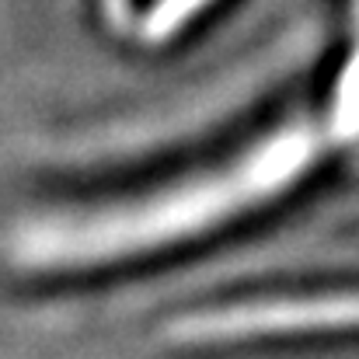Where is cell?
<instances>
[{
    "mask_svg": "<svg viewBox=\"0 0 359 359\" xmlns=\"http://www.w3.org/2000/svg\"><path fill=\"white\" fill-rule=\"evenodd\" d=\"M339 147L328 119H297L241 147L224 164L203 168L157 192L28 227L18 258L32 265H91L143 255L175 241L206 234L241 213L272 203L318 168L328 147Z\"/></svg>",
    "mask_w": 359,
    "mask_h": 359,
    "instance_id": "obj_1",
    "label": "cell"
},
{
    "mask_svg": "<svg viewBox=\"0 0 359 359\" xmlns=\"http://www.w3.org/2000/svg\"><path fill=\"white\" fill-rule=\"evenodd\" d=\"M353 25H356V32H359V0H353Z\"/></svg>",
    "mask_w": 359,
    "mask_h": 359,
    "instance_id": "obj_6",
    "label": "cell"
},
{
    "mask_svg": "<svg viewBox=\"0 0 359 359\" xmlns=\"http://www.w3.org/2000/svg\"><path fill=\"white\" fill-rule=\"evenodd\" d=\"M325 119H328L339 143L359 140V42L353 49V56L342 63V74L335 81V91H332Z\"/></svg>",
    "mask_w": 359,
    "mask_h": 359,
    "instance_id": "obj_3",
    "label": "cell"
},
{
    "mask_svg": "<svg viewBox=\"0 0 359 359\" xmlns=\"http://www.w3.org/2000/svg\"><path fill=\"white\" fill-rule=\"evenodd\" d=\"M332 332L335 335L359 332V286L206 307V311H192V314L171 321V328H168L171 342H182V346L332 335Z\"/></svg>",
    "mask_w": 359,
    "mask_h": 359,
    "instance_id": "obj_2",
    "label": "cell"
},
{
    "mask_svg": "<svg viewBox=\"0 0 359 359\" xmlns=\"http://www.w3.org/2000/svg\"><path fill=\"white\" fill-rule=\"evenodd\" d=\"M213 0H154L140 21V35L147 42H164L178 35L199 11H206Z\"/></svg>",
    "mask_w": 359,
    "mask_h": 359,
    "instance_id": "obj_4",
    "label": "cell"
},
{
    "mask_svg": "<svg viewBox=\"0 0 359 359\" xmlns=\"http://www.w3.org/2000/svg\"><path fill=\"white\" fill-rule=\"evenodd\" d=\"M105 14H109V21L126 25L129 21V0H105Z\"/></svg>",
    "mask_w": 359,
    "mask_h": 359,
    "instance_id": "obj_5",
    "label": "cell"
}]
</instances>
